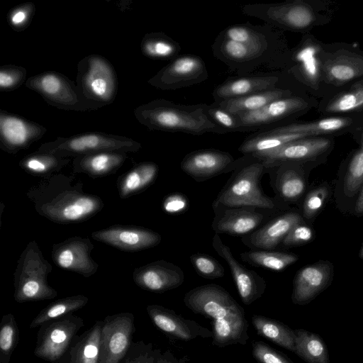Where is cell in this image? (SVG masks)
<instances>
[{"instance_id": "6da1fadb", "label": "cell", "mask_w": 363, "mask_h": 363, "mask_svg": "<svg viewBox=\"0 0 363 363\" xmlns=\"http://www.w3.org/2000/svg\"><path fill=\"white\" fill-rule=\"evenodd\" d=\"M274 27L250 23L223 30L212 45L216 58L240 77L255 75L261 69H272L279 51Z\"/></svg>"}, {"instance_id": "7a4b0ae2", "label": "cell", "mask_w": 363, "mask_h": 363, "mask_svg": "<svg viewBox=\"0 0 363 363\" xmlns=\"http://www.w3.org/2000/svg\"><path fill=\"white\" fill-rule=\"evenodd\" d=\"M26 196L38 214L61 224L86 221L104 207L99 196L84 191L81 181L60 172L42 178Z\"/></svg>"}, {"instance_id": "3957f363", "label": "cell", "mask_w": 363, "mask_h": 363, "mask_svg": "<svg viewBox=\"0 0 363 363\" xmlns=\"http://www.w3.org/2000/svg\"><path fill=\"white\" fill-rule=\"evenodd\" d=\"M184 303L194 313L213 320L214 345L247 344L248 323L244 309L222 286L209 284L195 287L184 295Z\"/></svg>"}, {"instance_id": "277c9868", "label": "cell", "mask_w": 363, "mask_h": 363, "mask_svg": "<svg viewBox=\"0 0 363 363\" xmlns=\"http://www.w3.org/2000/svg\"><path fill=\"white\" fill-rule=\"evenodd\" d=\"M207 104L183 105L163 99H155L134 109V116L152 130L182 132L194 135L206 133L225 134L208 115Z\"/></svg>"}, {"instance_id": "5b68a950", "label": "cell", "mask_w": 363, "mask_h": 363, "mask_svg": "<svg viewBox=\"0 0 363 363\" xmlns=\"http://www.w3.org/2000/svg\"><path fill=\"white\" fill-rule=\"evenodd\" d=\"M267 172L263 160L243 155L235 160L231 176L212 204L285 211L286 206L264 194L261 187V179Z\"/></svg>"}, {"instance_id": "8992f818", "label": "cell", "mask_w": 363, "mask_h": 363, "mask_svg": "<svg viewBox=\"0 0 363 363\" xmlns=\"http://www.w3.org/2000/svg\"><path fill=\"white\" fill-rule=\"evenodd\" d=\"M51 264L44 257L35 240L22 251L14 272V299L18 303L49 300L57 291L48 284Z\"/></svg>"}, {"instance_id": "52a82bcc", "label": "cell", "mask_w": 363, "mask_h": 363, "mask_svg": "<svg viewBox=\"0 0 363 363\" xmlns=\"http://www.w3.org/2000/svg\"><path fill=\"white\" fill-rule=\"evenodd\" d=\"M77 87L88 110L111 104L118 92L114 68L103 56L89 55L77 65Z\"/></svg>"}, {"instance_id": "ba28073f", "label": "cell", "mask_w": 363, "mask_h": 363, "mask_svg": "<svg viewBox=\"0 0 363 363\" xmlns=\"http://www.w3.org/2000/svg\"><path fill=\"white\" fill-rule=\"evenodd\" d=\"M140 148V143L125 136L91 132L66 138L57 137L53 141L42 144L36 152L74 158L105 151L136 152Z\"/></svg>"}, {"instance_id": "9c48e42d", "label": "cell", "mask_w": 363, "mask_h": 363, "mask_svg": "<svg viewBox=\"0 0 363 363\" xmlns=\"http://www.w3.org/2000/svg\"><path fill=\"white\" fill-rule=\"evenodd\" d=\"M84 325L82 318L72 314L45 323L38 330L34 354L51 363L60 362Z\"/></svg>"}, {"instance_id": "30bf717a", "label": "cell", "mask_w": 363, "mask_h": 363, "mask_svg": "<svg viewBox=\"0 0 363 363\" xmlns=\"http://www.w3.org/2000/svg\"><path fill=\"white\" fill-rule=\"evenodd\" d=\"M214 218L211 228L217 234L245 237L248 235L272 217L281 212L277 210L253 207H231L212 204Z\"/></svg>"}, {"instance_id": "8fae6325", "label": "cell", "mask_w": 363, "mask_h": 363, "mask_svg": "<svg viewBox=\"0 0 363 363\" xmlns=\"http://www.w3.org/2000/svg\"><path fill=\"white\" fill-rule=\"evenodd\" d=\"M26 87L39 94L50 105L60 109L87 111L77 84L63 74L44 72L29 77Z\"/></svg>"}, {"instance_id": "7c38bea8", "label": "cell", "mask_w": 363, "mask_h": 363, "mask_svg": "<svg viewBox=\"0 0 363 363\" xmlns=\"http://www.w3.org/2000/svg\"><path fill=\"white\" fill-rule=\"evenodd\" d=\"M242 13L264 21L273 27L302 30L315 20L312 9L301 1L244 5Z\"/></svg>"}, {"instance_id": "4fadbf2b", "label": "cell", "mask_w": 363, "mask_h": 363, "mask_svg": "<svg viewBox=\"0 0 363 363\" xmlns=\"http://www.w3.org/2000/svg\"><path fill=\"white\" fill-rule=\"evenodd\" d=\"M208 77L207 68L202 58L186 54L172 60L147 82L161 90H177L198 84Z\"/></svg>"}, {"instance_id": "5bb4252c", "label": "cell", "mask_w": 363, "mask_h": 363, "mask_svg": "<svg viewBox=\"0 0 363 363\" xmlns=\"http://www.w3.org/2000/svg\"><path fill=\"white\" fill-rule=\"evenodd\" d=\"M134 331V316L121 313L103 321L99 363H121L130 347Z\"/></svg>"}, {"instance_id": "9a60e30c", "label": "cell", "mask_w": 363, "mask_h": 363, "mask_svg": "<svg viewBox=\"0 0 363 363\" xmlns=\"http://www.w3.org/2000/svg\"><path fill=\"white\" fill-rule=\"evenodd\" d=\"M94 247L89 238L72 236L52 245V259L60 268L88 278L99 269L98 263L91 256Z\"/></svg>"}, {"instance_id": "2e32d148", "label": "cell", "mask_w": 363, "mask_h": 363, "mask_svg": "<svg viewBox=\"0 0 363 363\" xmlns=\"http://www.w3.org/2000/svg\"><path fill=\"white\" fill-rule=\"evenodd\" d=\"M91 238L99 242L127 252H138L158 245L162 236L144 227L115 225L91 233Z\"/></svg>"}, {"instance_id": "e0dca14e", "label": "cell", "mask_w": 363, "mask_h": 363, "mask_svg": "<svg viewBox=\"0 0 363 363\" xmlns=\"http://www.w3.org/2000/svg\"><path fill=\"white\" fill-rule=\"evenodd\" d=\"M302 164H267V173L269 176L270 185L275 194L274 198L286 207L289 203L298 202L305 194L306 179Z\"/></svg>"}, {"instance_id": "ac0fdd59", "label": "cell", "mask_w": 363, "mask_h": 363, "mask_svg": "<svg viewBox=\"0 0 363 363\" xmlns=\"http://www.w3.org/2000/svg\"><path fill=\"white\" fill-rule=\"evenodd\" d=\"M212 246L216 253L229 266L240 298L245 305H250L259 298L265 291V279L253 270L240 263L233 256L230 248L222 241L219 234L215 233Z\"/></svg>"}, {"instance_id": "d6986e66", "label": "cell", "mask_w": 363, "mask_h": 363, "mask_svg": "<svg viewBox=\"0 0 363 363\" xmlns=\"http://www.w3.org/2000/svg\"><path fill=\"white\" fill-rule=\"evenodd\" d=\"M47 130L37 123L19 116L0 111V147L16 154L40 140Z\"/></svg>"}, {"instance_id": "ffe728a7", "label": "cell", "mask_w": 363, "mask_h": 363, "mask_svg": "<svg viewBox=\"0 0 363 363\" xmlns=\"http://www.w3.org/2000/svg\"><path fill=\"white\" fill-rule=\"evenodd\" d=\"M235 161L229 152L216 149H202L186 155L180 163V168L196 182H201L233 172Z\"/></svg>"}, {"instance_id": "44dd1931", "label": "cell", "mask_w": 363, "mask_h": 363, "mask_svg": "<svg viewBox=\"0 0 363 363\" xmlns=\"http://www.w3.org/2000/svg\"><path fill=\"white\" fill-rule=\"evenodd\" d=\"M333 276L334 267L329 261L321 260L302 267L294 279L292 302L300 306L309 303L330 285Z\"/></svg>"}, {"instance_id": "7402d4cb", "label": "cell", "mask_w": 363, "mask_h": 363, "mask_svg": "<svg viewBox=\"0 0 363 363\" xmlns=\"http://www.w3.org/2000/svg\"><path fill=\"white\" fill-rule=\"evenodd\" d=\"M184 279L182 268L164 259L137 267L133 273V279L137 286L154 293L176 289L184 283Z\"/></svg>"}, {"instance_id": "603a6c76", "label": "cell", "mask_w": 363, "mask_h": 363, "mask_svg": "<svg viewBox=\"0 0 363 363\" xmlns=\"http://www.w3.org/2000/svg\"><path fill=\"white\" fill-rule=\"evenodd\" d=\"M307 106L298 96H286L272 101L260 109L238 114L246 131L267 130L274 124L300 112Z\"/></svg>"}, {"instance_id": "cb8c5ba5", "label": "cell", "mask_w": 363, "mask_h": 363, "mask_svg": "<svg viewBox=\"0 0 363 363\" xmlns=\"http://www.w3.org/2000/svg\"><path fill=\"white\" fill-rule=\"evenodd\" d=\"M303 220L302 216L294 211L279 213L252 233L241 238L242 242L251 250H275L292 228Z\"/></svg>"}, {"instance_id": "d4e9b609", "label": "cell", "mask_w": 363, "mask_h": 363, "mask_svg": "<svg viewBox=\"0 0 363 363\" xmlns=\"http://www.w3.org/2000/svg\"><path fill=\"white\" fill-rule=\"evenodd\" d=\"M147 314L155 325L168 337L189 341L196 337H212V331L174 311L160 305H148Z\"/></svg>"}, {"instance_id": "484cf974", "label": "cell", "mask_w": 363, "mask_h": 363, "mask_svg": "<svg viewBox=\"0 0 363 363\" xmlns=\"http://www.w3.org/2000/svg\"><path fill=\"white\" fill-rule=\"evenodd\" d=\"M330 141L323 138H304L290 142L275 150L252 155L267 164L281 162L303 163L325 152Z\"/></svg>"}, {"instance_id": "4316f807", "label": "cell", "mask_w": 363, "mask_h": 363, "mask_svg": "<svg viewBox=\"0 0 363 363\" xmlns=\"http://www.w3.org/2000/svg\"><path fill=\"white\" fill-rule=\"evenodd\" d=\"M279 79L271 74L230 77L214 89L213 97L220 102L249 96L277 87Z\"/></svg>"}, {"instance_id": "83f0119b", "label": "cell", "mask_w": 363, "mask_h": 363, "mask_svg": "<svg viewBox=\"0 0 363 363\" xmlns=\"http://www.w3.org/2000/svg\"><path fill=\"white\" fill-rule=\"evenodd\" d=\"M126 152L105 151L77 156L73 158L74 173L91 177H101L115 174L128 159Z\"/></svg>"}, {"instance_id": "f1b7e54d", "label": "cell", "mask_w": 363, "mask_h": 363, "mask_svg": "<svg viewBox=\"0 0 363 363\" xmlns=\"http://www.w3.org/2000/svg\"><path fill=\"white\" fill-rule=\"evenodd\" d=\"M102 325L103 321L99 320L74 340L62 363H99Z\"/></svg>"}, {"instance_id": "f546056e", "label": "cell", "mask_w": 363, "mask_h": 363, "mask_svg": "<svg viewBox=\"0 0 363 363\" xmlns=\"http://www.w3.org/2000/svg\"><path fill=\"white\" fill-rule=\"evenodd\" d=\"M158 165L153 162H143L118 177L116 186L120 198L126 199L141 193L156 180Z\"/></svg>"}, {"instance_id": "4dcf8cb0", "label": "cell", "mask_w": 363, "mask_h": 363, "mask_svg": "<svg viewBox=\"0 0 363 363\" xmlns=\"http://www.w3.org/2000/svg\"><path fill=\"white\" fill-rule=\"evenodd\" d=\"M290 96L291 93L289 90L275 87L249 96L216 103L228 112L240 114L260 109L274 100Z\"/></svg>"}, {"instance_id": "1f68e13d", "label": "cell", "mask_w": 363, "mask_h": 363, "mask_svg": "<svg viewBox=\"0 0 363 363\" xmlns=\"http://www.w3.org/2000/svg\"><path fill=\"white\" fill-rule=\"evenodd\" d=\"M310 137L302 133H272L265 130L247 137L238 148L243 155H255L279 148L290 142Z\"/></svg>"}, {"instance_id": "d6a6232c", "label": "cell", "mask_w": 363, "mask_h": 363, "mask_svg": "<svg viewBox=\"0 0 363 363\" xmlns=\"http://www.w3.org/2000/svg\"><path fill=\"white\" fill-rule=\"evenodd\" d=\"M252 323L257 333L279 346L295 352L296 335L294 330L276 320L254 315Z\"/></svg>"}, {"instance_id": "836d02e7", "label": "cell", "mask_w": 363, "mask_h": 363, "mask_svg": "<svg viewBox=\"0 0 363 363\" xmlns=\"http://www.w3.org/2000/svg\"><path fill=\"white\" fill-rule=\"evenodd\" d=\"M294 332V353L306 363H330L328 350L318 334L304 329H296Z\"/></svg>"}, {"instance_id": "e575fe53", "label": "cell", "mask_w": 363, "mask_h": 363, "mask_svg": "<svg viewBox=\"0 0 363 363\" xmlns=\"http://www.w3.org/2000/svg\"><path fill=\"white\" fill-rule=\"evenodd\" d=\"M329 82L342 84L363 74V57L356 55H340L328 60L323 67Z\"/></svg>"}, {"instance_id": "d590c367", "label": "cell", "mask_w": 363, "mask_h": 363, "mask_svg": "<svg viewBox=\"0 0 363 363\" xmlns=\"http://www.w3.org/2000/svg\"><path fill=\"white\" fill-rule=\"evenodd\" d=\"M70 161L71 158L35 151L22 158L18 165L28 174L43 178L60 172Z\"/></svg>"}, {"instance_id": "8d00e7d4", "label": "cell", "mask_w": 363, "mask_h": 363, "mask_svg": "<svg viewBox=\"0 0 363 363\" xmlns=\"http://www.w3.org/2000/svg\"><path fill=\"white\" fill-rule=\"evenodd\" d=\"M240 256L252 266L274 272H281L298 259V256L293 253L267 250H250Z\"/></svg>"}, {"instance_id": "74e56055", "label": "cell", "mask_w": 363, "mask_h": 363, "mask_svg": "<svg viewBox=\"0 0 363 363\" xmlns=\"http://www.w3.org/2000/svg\"><path fill=\"white\" fill-rule=\"evenodd\" d=\"M140 48L146 57L160 60H172L179 56L182 50L177 42L161 32L146 33L142 39Z\"/></svg>"}, {"instance_id": "f35d334b", "label": "cell", "mask_w": 363, "mask_h": 363, "mask_svg": "<svg viewBox=\"0 0 363 363\" xmlns=\"http://www.w3.org/2000/svg\"><path fill=\"white\" fill-rule=\"evenodd\" d=\"M88 301V297L82 294L57 299L42 309L33 319L29 328H35L47 322L71 315L85 306Z\"/></svg>"}, {"instance_id": "ab89813d", "label": "cell", "mask_w": 363, "mask_h": 363, "mask_svg": "<svg viewBox=\"0 0 363 363\" xmlns=\"http://www.w3.org/2000/svg\"><path fill=\"white\" fill-rule=\"evenodd\" d=\"M350 123V118L334 117L306 123L279 125L264 130L272 133H302L313 136L342 129L349 125Z\"/></svg>"}, {"instance_id": "60d3db41", "label": "cell", "mask_w": 363, "mask_h": 363, "mask_svg": "<svg viewBox=\"0 0 363 363\" xmlns=\"http://www.w3.org/2000/svg\"><path fill=\"white\" fill-rule=\"evenodd\" d=\"M19 340V330L15 317L6 314L1 321L0 363H9Z\"/></svg>"}, {"instance_id": "b9f144b4", "label": "cell", "mask_w": 363, "mask_h": 363, "mask_svg": "<svg viewBox=\"0 0 363 363\" xmlns=\"http://www.w3.org/2000/svg\"><path fill=\"white\" fill-rule=\"evenodd\" d=\"M363 183V135L361 146L352 158L344 182V191L348 196L354 195Z\"/></svg>"}, {"instance_id": "7bdbcfd3", "label": "cell", "mask_w": 363, "mask_h": 363, "mask_svg": "<svg viewBox=\"0 0 363 363\" xmlns=\"http://www.w3.org/2000/svg\"><path fill=\"white\" fill-rule=\"evenodd\" d=\"M363 107V84L355 86L340 95L326 107L329 113H345Z\"/></svg>"}, {"instance_id": "ee69618b", "label": "cell", "mask_w": 363, "mask_h": 363, "mask_svg": "<svg viewBox=\"0 0 363 363\" xmlns=\"http://www.w3.org/2000/svg\"><path fill=\"white\" fill-rule=\"evenodd\" d=\"M190 262L199 276L208 279L222 278L225 270L214 257L204 253H194L189 257Z\"/></svg>"}, {"instance_id": "f6af8a7d", "label": "cell", "mask_w": 363, "mask_h": 363, "mask_svg": "<svg viewBox=\"0 0 363 363\" xmlns=\"http://www.w3.org/2000/svg\"><path fill=\"white\" fill-rule=\"evenodd\" d=\"M209 117L219 126L228 132H246L238 114H234L221 108L216 102L206 106Z\"/></svg>"}, {"instance_id": "bcb514c9", "label": "cell", "mask_w": 363, "mask_h": 363, "mask_svg": "<svg viewBox=\"0 0 363 363\" xmlns=\"http://www.w3.org/2000/svg\"><path fill=\"white\" fill-rule=\"evenodd\" d=\"M328 196L329 190L326 186H320L308 191L303 201V218L311 220L315 218L325 206Z\"/></svg>"}, {"instance_id": "7dc6e473", "label": "cell", "mask_w": 363, "mask_h": 363, "mask_svg": "<svg viewBox=\"0 0 363 363\" xmlns=\"http://www.w3.org/2000/svg\"><path fill=\"white\" fill-rule=\"evenodd\" d=\"M27 75L26 68L15 65H6L0 67V90L13 91L21 86Z\"/></svg>"}, {"instance_id": "c3c4849f", "label": "cell", "mask_w": 363, "mask_h": 363, "mask_svg": "<svg viewBox=\"0 0 363 363\" xmlns=\"http://www.w3.org/2000/svg\"><path fill=\"white\" fill-rule=\"evenodd\" d=\"M35 11L32 2H26L11 9L8 14V22L16 31L24 30L30 23Z\"/></svg>"}, {"instance_id": "681fc988", "label": "cell", "mask_w": 363, "mask_h": 363, "mask_svg": "<svg viewBox=\"0 0 363 363\" xmlns=\"http://www.w3.org/2000/svg\"><path fill=\"white\" fill-rule=\"evenodd\" d=\"M313 238V229L303 220L292 228L281 245L286 247L300 246L311 242Z\"/></svg>"}, {"instance_id": "f907efd6", "label": "cell", "mask_w": 363, "mask_h": 363, "mask_svg": "<svg viewBox=\"0 0 363 363\" xmlns=\"http://www.w3.org/2000/svg\"><path fill=\"white\" fill-rule=\"evenodd\" d=\"M252 354L259 363H294L287 357L262 341L252 344Z\"/></svg>"}, {"instance_id": "816d5d0a", "label": "cell", "mask_w": 363, "mask_h": 363, "mask_svg": "<svg viewBox=\"0 0 363 363\" xmlns=\"http://www.w3.org/2000/svg\"><path fill=\"white\" fill-rule=\"evenodd\" d=\"M189 208L186 196L181 193H173L167 195L163 200L162 209L170 215L184 213Z\"/></svg>"}, {"instance_id": "f5cc1de1", "label": "cell", "mask_w": 363, "mask_h": 363, "mask_svg": "<svg viewBox=\"0 0 363 363\" xmlns=\"http://www.w3.org/2000/svg\"><path fill=\"white\" fill-rule=\"evenodd\" d=\"M160 353V350H152L151 344L145 345L143 343L139 350L129 355L123 363H155Z\"/></svg>"}, {"instance_id": "db71d44e", "label": "cell", "mask_w": 363, "mask_h": 363, "mask_svg": "<svg viewBox=\"0 0 363 363\" xmlns=\"http://www.w3.org/2000/svg\"><path fill=\"white\" fill-rule=\"evenodd\" d=\"M155 363H186L184 359H177L170 351L160 353Z\"/></svg>"}, {"instance_id": "11a10c76", "label": "cell", "mask_w": 363, "mask_h": 363, "mask_svg": "<svg viewBox=\"0 0 363 363\" xmlns=\"http://www.w3.org/2000/svg\"><path fill=\"white\" fill-rule=\"evenodd\" d=\"M354 211L357 216H363V183L361 187V191L355 204Z\"/></svg>"}, {"instance_id": "9f6ffc18", "label": "cell", "mask_w": 363, "mask_h": 363, "mask_svg": "<svg viewBox=\"0 0 363 363\" xmlns=\"http://www.w3.org/2000/svg\"><path fill=\"white\" fill-rule=\"evenodd\" d=\"M359 257L362 259H363V245H362L359 252Z\"/></svg>"}]
</instances>
